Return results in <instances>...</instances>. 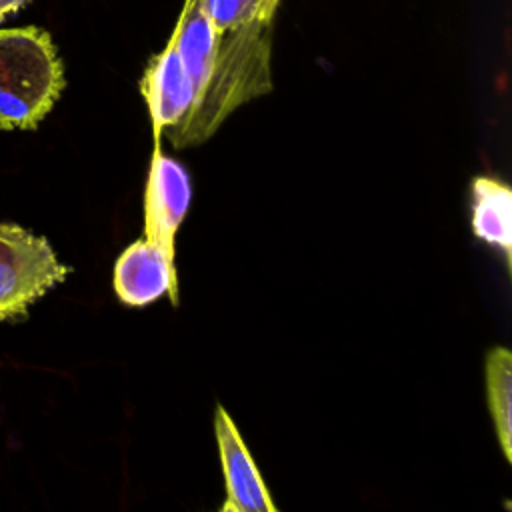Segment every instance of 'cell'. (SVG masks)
I'll use <instances>...</instances> for the list:
<instances>
[{"instance_id": "obj_1", "label": "cell", "mask_w": 512, "mask_h": 512, "mask_svg": "<svg viewBox=\"0 0 512 512\" xmlns=\"http://www.w3.org/2000/svg\"><path fill=\"white\" fill-rule=\"evenodd\" d=\"M270 44L272 24L218 30L206 84L188 114L166 130L176 148L202 144L238 106L272 90Z\"/></svg>"}, {"instance_id": "obj_2", "label": "cell", "mask_w": 512, "mask_h": 512, "mask_svg": "<svg viewBox=\"0 0 512 512\" xmlns=\"http://www.w3.org/2000/svg\"><path fill=\"white\" fill-rule=\"evenodd\" d=\"M64 86V66L46 30H0V130L38 128Z\"/></svg>"}, {"instance_id": "obj_3", "label": "cell", "mask_w": 512, "mask_h": 512, "mask_svg": "<svg viewBox=\"0 0 512 512\" xmlns=\"http://www.w3.org/2000/svg\"><path fill=\"white\" fill-rule=\"evenodd\" d=\"M68 272L46 238L18 224L0 222V320L26 316L36 300L66 280Z\"/></svg>"}, {"instance_id": "obj_4", "label": "cell", "mask_w": 512, "mask_h": 512, "mask_svg": "<svg viewBox=\"0 0 512 512\" xmlns=\"http://www.w3.org/2000/svg\"><path fill=\"white\" fill-rule=\"evenodd\" d=\"M192 186L186 168L154 144L144 186V238L176 262L174 238L190 208Z\"/></svg>"}, {"instance_id": "obj_5", "label": "cell", "mask_w": 512, "mask_h": 512, "mask_svg": "<svg viewBox=\"0 0 512 512\" xmlns=\"http://www.w3.org/2000/svg\"><path fill=\"white\" fill-rule=\"evenodd\" d=\"M214 432L226 486V500L220 512H274L276 504L264 478L230 414L220 404L214 414Z\"/></svg>"}, {"instance_id": "obj_6", "label": "cell", "mask_w": 512, "mask_h": 512, "mask_svg": "<svg viewBox=\"0 0 512 512\" xmlns=\"http://www.w3.org/2000/svg\"><path fill=\"white\" fill-rule=\"evenodd\" d=\"M112 282L126 306H148L166 294L178 302L176 262L144 236L118 256Z\"/></svg>"}, {"instance_id": "obj_7", "label": "cell", "mask_w": 512, "mask_h": 512, "mask_svg": "<svg viewBox=\"0 0 512 512\" xmlns=\"http://www.w3.org/2000/svg\"><path fill=\"white\" fill-rule=\"evenodd\" d=\"M140 86L152 120L154 144H158L160 134L176 126L194 102L192 82L172 42L150 60Z\"/></svg>"}, {"instance_id": "obj_8", "label": "cell", "mask_w": 512, "mask_h": 512, "mask_svg": "<svg viewBox=\"0 0 512 512\" xmlns=\"http://www.w3.org/2000/svg\"><path fill=\"white\" fill-rule=\"evenodd\" d=\"M472 232L488 246L502 252L506 262L512 254V190L494 176L472 180Z\"/></svg>"}, {"instance_id": "obj_9", "label": "cell", "mask_w": 512, "mask_h": 512, "mask_svg": "<svg viewBox=\"0 0 512 512\" xmlns=\"http://www.w3.org/2000/svg\"><path fill=\"white\" fill-rule=\"evenodd\" d=\"M486 398L496 440L508 462H512V354L504 346L488 352L484 364Z\"/></svg>"}, {"instance_id": "obj_10", "label": "cell", "mask_w": 512, "mask_h": 512, "mask_svg": "<svg viewBox=\"0 0 512 512\" xmlns=\"http://www.w3.org/2000/svg\"><path fill=\"white\" fill-rule=\"evenodd\" d=\"M280 0H200L204 12L218 30L268 26Z\"/></svg>"}, {"instance_id": "obj_11", "label": "cell", "mask_w": 512, "mask_h": 512, "mask_svg": "<svg viewBox=\"0 0 512 512\" xmlns=\"http://www.w3.org/2000/svg\"><path fill=\"white\" fill-rule=\"evenodd\" d=\"M30 0H0V22L6 18V16H10V14H14V12H18L24 4H28Z\"/></svg>"}]
</instances>
